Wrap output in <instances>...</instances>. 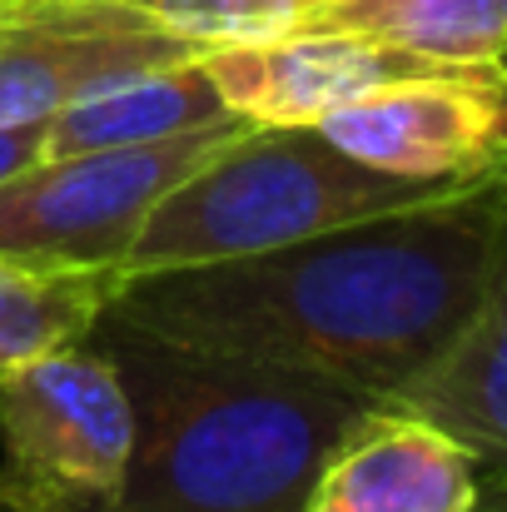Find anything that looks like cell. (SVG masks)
Listing matches in <instances>:
<instances>
[{
  "instance_id": "obj_1",
  "label": "cell",
  "mask_w": 507,
  "mask_h": 512,
  "mask_svg": "<svg viewBox=\"0 0 507 512\" xmlns=\"http://www.w3.org/2000/svg\"><path fill=\"white\" fill-rule=\"evenodd\" d=\"M498 219L503 174L269 254L125 274L110 319L393 403L478 314Z\"/></svg>"
},
{
  "instance_id": "obj_2",
  "label": "cell",
  "mask_w": 507,
  "mask_h": 512,
  "mask_svg": "<svg viewBox=\"0 0 507 512\" xmlns=\"http://www.w3.org/2000/svg\"><path fill=\"white\" fill-rule=\"evenodd\" d=\"M100 343L135 403V453L110 512H304L368 398L284 368L179 348L120 319Z\"/></svg>"
},
{
  "instance_id": "obj_3",
  "label": "cell",
  "mask_w": 507,
  "mask_h": 512,
  "mask_svg": "<svg viewBox=\"0 0 507 512\" xmlns=\"http://www.w3.org/2000/svg\"><path fill=\"white\" fill-rule=\"evenodd\" d=\"M473 184H433L343 155L319 125H249L145 219L125 274L269 254L343 224L418 209Z\"/></svg>"
},
{
  "instance_id": "obj_4",
  "label": "cell",
  "mask_w": 507,
  "mask_h": 512,
  "mask_svg": "<svg viewBox=\"0 0 507 512\" xmlns=\"http://www.w3.org/2000/svg\"><path fill=\"white\" fill-rule=\"evenodd\" d=\"M135 453V403L95 339L0 368V512H110Z\"/></svg>"
},
{
  "instance_id": "obj_5",
  "label": "cell",
  "mask_w": 507,
  "mask_h": 512,
  "mask_svg": "<svg viewBox=\"0 0 507 512\" xmlns=\"http://www.w3.org/2000/svg\"><path fill=\"white\" fill-rule=\"evenodd\" d=\"M244 130L249 120L160 145L60 155L20 170L0 184V254L125 274L155 204Z\"/></svg>"
},
{
  "instance_id": "obj_6",
  "label": "cell",
  "mask_w": 507,
  "mask_h": 512,
  "mask_svg": "<svg viewBox=\"0 0 507 512\" xmlns=\"http://www.w3.org/2000/svg\"><path fill=\"white\" fill-rule=\"evenodd\" d=\"M319 130L373 170L433 184H483L507 174V65H438L378 85Z\"/></svg>"
},
{
  "instance_id": "obj_7",
  "label": "cell",
  "mask_w": 507,
  "mask_h": 512,
  "mask_svg": "<svg viewBox=\"0 0 507 512\" xmlns=\"http://www.w3.org/2000/svg\"><path fill=\"white\" fill-rule=\"evenodd\" d=\"M199 55L145 0H0V125H45L115 80Z\"/></svg>"
},
{
  "instance_id": "obj_8",
  "label": "cell",
  "mask_w": 507,
  "mask_h": 512,
  "mask_svg": "<svg viewBox=\"0 0 507 512\" xmlns=\"http://www.w3.org/2000/svg\"><path fill=\"white\" fill-rule=\"evenodd\" d=\"M483 463L443 423L373 403L324 458L304 512H478Z\"/></svg>"
},
{
  "instance_id": "obj_9",
  "label": "cell",
  "mask_w": 507,
  "mask_h": 512,
  "mask_svg": "<svg viewBox=\"0 0 507 512\" xmlns=\"http://www.w3.org/2000/svg\"><path fill=\"white\" fill-rule=\"evenodd\" d=\"M204 70L224 105L249 125H319L378 85L438 70V60L358 30H304L264 45L204 50Z\"/></svg>"
},
{
  "instance_id": "obj_10",
  "label": "cell",
  "mask_w": 507,
  "mask_h": 512,
  "mask_svg": "<svg viewBox=\"0 0 507 512\" xmlns=\"http://www.w3.org/2000/svg\"><path fill=\"white\" fill-rule=\"evenodd\" d=\"M393 403L458 433L478 453L483 483L507 488V174L483 304L468 319V329L458 334V343Z\"/></svg>"
},
{
  "instance_id": "obj_11",
  "label": "cell",
  "mask_w": 507,
  "mask_h": 512,
  "mask_svg": "<svg viewBox=\"0 0 507 512\" xmlns=\"http://www.w3.org/2000/svg\"><path fill=\"white\" fill-rule=\"evenodd\" d=\"M224 125H239V115L224 105V95L214 90L204 55H199V60H179V65L115 80V85L65 105L60 115H50L40 125V160L160 145V140L224 130Z\"/></svg>"
},
{
  "instance_id": "obj_12",
  "label": "cell",
  "mask_w": 507,
  "mask_h": 512,
  "mask_svg": "<svg viewBox=\"0 0 507 512\" xmlns=\"http://www.w3.org/2000/svg\"><path fill=\"white\" fill-rule=\"evenodd\" d=\"M125 274L120 269H80V264H40L20 254H0V368L35 358L60 343H80L110 314Z\"/></svg>"
},
{
  "instance_id": "obj_13",
  "label": "cell",
  "mask_w": 507,
  "mask_h": 512,
  "mask_svg": "<svg viewBox=\"0 0 507 512\" xmlns=\"http://www.w3.org/2000/svg\"><path fill=\"white\" fill-rule=\"evenodd\" d=\"M314 30H358L438 65H507V0H324Z\"/></svg>"
},
{
  "instance_id": "obj_14",
  "label": "cell",
  "mask_w": 507,
  "mask_h": 512,
  "mask_svg": "<svg viewBox=\"0 0 507 512\" xmlns=\"http://www.w3.org/2000/svg\"><path fill=\"white\" fill-rule=\"evenodd\" d=\"M324 0H145V10L199 50L264 45L314 30Z\"/></svg>"
},
{
  "instance_id": "obj_15",
  "label": "cell",
  "mask_w": 507,
  "mask_h": 512,
  "mask_svg": "<svg viewBox=\"0 0 507 512\" xmlns=\"http://www.w3.org/2000/svg\"><path fill=\"white\" fill-rule=\"evenodd\" d=\"M40 165V125H0V184Z\"/></svg>"
},
{
  "instance_id": "obj_16",
  "label": "cell",
  "mask_w": 507,
  "mask_h": 512,
  "mask_svg": "<svg viewBox=\"0 0 507 512\" xmlns=\"http://www.w3.org/2000/svg\"><path fill=\"white\" fill-rule=\"evenodd\" d=\"M478 512H507V488H488V483H483V503H478Z\"/></svg>"
}]
</instances>
